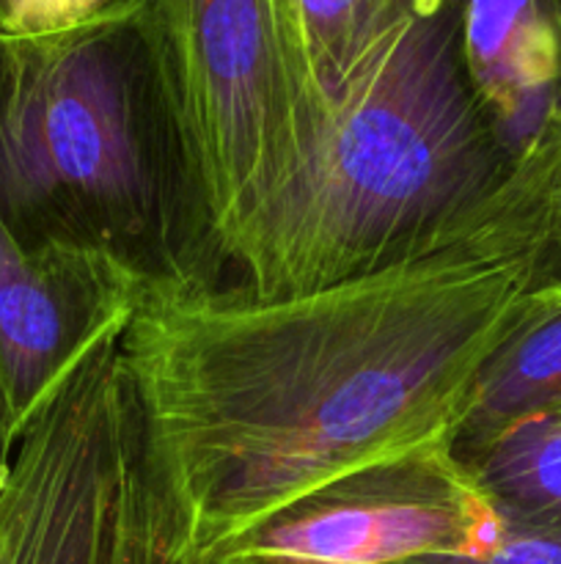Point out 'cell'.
Returning <instances> with one entry per match:
<instances>
[{"label":"cell","mask_w":561,"mask_h":564,"mask_svg":"<svg viewBox=\"0 0 561 564\" xmlns=\"http://www.w3.org/2000/svg\"><path fill=\"white\" fill-rule=\"evenodd\" d=\"M550 132L405 257L280 297L190 268L143 281L119 352L148 457L209 564L302 496L454 444L501 347L561 306L531 290L561 220Z\"/></svg>","instance_id":"cell-1"},{"label":"cell","mask_w":561,"mask_h":564,"mask_svg":"<svg viewBox=\"0 0 561 564\" xmlns=\"http://www.w3.org/2000/svg\"><path fill=\"white\" fill-rule=\"evenodd\" d=\"M460 14L462 0H413L237 240L242 290L295 295L383 268L506 180L515 152L468 83Z\"/></svg>","instance_id":"cell-2"},{"label":"cell","mask_w":561,"mask_h":564,"mask_svg":"<svg viewBox=\"0 0 561 564\" xmlns=\"http://www.w3.org/2000/svg\"><path fill=\"white\" fill-rule=\"evenodd\" d=\"M179 198L148 0H110L55 33L0 31V220L22 246L185 270L170 251Z\"/></svg>","instance_id":"cell-3"},{"label":"cell","mask_w":561,"mask_h":564,"mask_svg":"<svg viewBox=\"0 0 561 564\" xmlns=\"http://www.w3.org/2000/svg\"><path fill=\"white\" fill-rule=\"evenodd\" d=\"M154 75L185 198L231 257L292 180L319 119L292 61L280 0H148Z\"/></svg>","instance_id":"cell-4"},{"label":"cell","mask_w":561,"mask_h":564,"mask_svg":"<svg viewBox=\"0 0 561 564\" xmlns=\"http://www.w3.org/2000/svg\"><path fill=\"white\" fill-rule=\"evenodd\" d=\"M119 323L53 386L0 488V564H113L132 505L154 479Z\"/></svg>","instance_id":"cell-5"},{"label":"cell","mask_w":561,"mask_h":564,"mask_svg":"<svg viewBox=\"0 0 561 564\" xmlns=\"http://www.w3.org/2000/svg\"><path fill=\"white\" fill-rule=\"evenodd\" d=\"M498 523L501 512L446 441L302 496L237 540L220 562L407 564L473 554Z\"/></svg>","instance_id":"cell-6"},{"label":"cell","mask_w":561,"mask_h":564,"mask_svg":"<svg viewBox=\"0 0 561 564\" xmlns=\"http://www.w3.org/2000/svg\"><path fill=\"white\" fill-rule=\"evenodd\" d=\"M148 275L108 248H25L0 220V430L11 452L72 364L130 319Z\"/></svg>","instance_id":"cell-7"},{"label":"cell","mask_w":561,"mask_h":564,"mask_svg":"<svg viewBox=\"0 0 561 564\" xmlns=\"http://www.w3.org/2000/svg\"><path fill=\"white\" fill-rule=\"evenodd\" d=\"M468 83L512 152L550 127L561 83V0H462Z\"/></svg>","instance_id":"cell-8"},{"label":"cell","mask_w":561,"mask_h":564,"mask_svg":"<svg viewBox=\"0 0 561 564\" xmlns=\"http://www.w3.org/2000/svg\"><path fill=\"white\" fill-rule=\"evenodd\" d=\"M280 6L297 80L322 121L407 20L413 0H280Z\"/></svg>","instance_id":"cell-9"},{"label":"cell","mask_w":561,"mask_h":564,"mask_svg":"<svg viewBox=\"0 0 561 564\" xmlns=\"http://www.w3.org/2000/svg\"><path fill=\"white\" fill-rule=\"evenodd\" d=\"M460 460L501 516L561 529V405L506 424Z\"/></svg>","instance_id":"cell-10"},{"label":"cell","mask_w":561,"mask_h":564,"mask_svg":"<svg viewBox=\"0 0 561 564\" xmlns=\"http://www.w3.org/2000/svg\"><path fill=\"white\" fill-rule=\"evenodd\" d=\"M561 405V306L512 336L479 380L457 433V455L479 449L528 413Z\"/></svg>","instance_id":"cell-11"},{"label":"cell","mask_w":561,"mask_h":564,"mask_svg":"<svg viewBox=\"0 0 561 564\" xmlns=\"http://www.w3.org/2000/svg\"><path fill=\"white\" fill-rule=\"evenodd\" d=\"M113 564H209L187 540L157 471L132 505Z\"/></svg>","instance_id":"cell-12"},{"label":"cell","mask_w":561,"mask_h":564,"mask_svg":"<svg viewBox=\"0 0 561 564\" xmlns=\"http://www.w3.org/2000/svg\"><path fill=\"white\" fill-rule=\"evenodd\" d=\"M407 564H561V529L501 516L487 543L473 554L424 556Z\"/></svg>","instance_id":"cell-13"},{"label":"cell","mask_w":561,"mask_h":564,"mask_svg":"<svg viewBox=\"0 0 561 564\" xmlns=\"http://www.w3.org/2000/svg\"><path fill=\"white\" fill-rule=\"evenodd\" d=\"M110 0H20L11 33H55L97 14Z\"/></svg>","instance_id":"cell-14"},{"label":"cell","mask_w":561,"mask_h":564,"mask_svg":"<svg viewBox=\"0 0 561 564\" xmlns=\"http://www.w3.org/2000/svg\"><path fill=\"white\" fill-rule=\"evenodd\" d=\"M16 6H20V0H0V31H14Z\"/></svg>","instance_id":"cell-15"},{"label":"cell","mask_w":561,"mask_h":564,"mask_svg":"<svg viewBox=\"0 0 561 564\" xmlns=\"http://www.w3.org/2000/svg\"><path fill=\"white\" fill-rule=\"evenodd\" d=\"M11 455H14V452L9 449V444H6V438H3V430H0V488H3L6 477H9Z\"/></svg>","instance_id":"cell-16"},{"label":"cell","mask_w":561,"mask_h":564,"mask_svg":"<svg viewBox=\"0 0 561 564\" xmlns=\"http://www.w3.org/2000/svg\"><path fill=\"white\" fill-rule=\"evenodd\" d=\"M220 564H300V562H284V560H258V556H234Z\"/></svg>","instance_id":"cell-17"}]
</instances>
